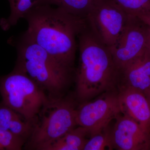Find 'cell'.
Returning <instances> with one entry per match:
<instances>
[{
  "label": "cell",
  "instance_id": "16",
  "mask_svg": "<svg viewBox=\"0 0 150 150\" xmlns=\"http://www.w3.org/2000/svg\"><path fill=\"white\" fill-rule=\"evenodd\" d=\"M123 10L129 15L137 16L150 13V0H115Z\"/></svg>",
  "mask_w": 150,
  "mask_h": 150
},
{
  "label": "cell",
  "instance_id": "5",
  "mask_svg": "<svg viewBox=\"0 0 150 150\" xmlns=\"http://www.w3.org/2000/svg\"><path fill=\"white\" fill-rule=\"evenodd\" d=\"M2 102L33 123L49 96L31 79L16 68L0 76Z\"/></svg>",
  "mask_w": 150,
  "mask_h": 150
},
{
  "label": "cell",
  "instance_id": "4",
  "mask_svg": "<svg viewBox=\"0 0 150 150\" xmlns=\"http://www.w3.org/2000/svg\"><path fill=\"white\" fill-rule=\"evenodd\" d=\"M76 103L64 96L50 98L33 123L31 134L25 149L45 150L56 140L74 129L77 124Z\"/></svg>",
  "mask_w": 150,
  "mask_h": 150
},
{
  "label": "cell",
  "instance_id": "6",
  "mask_svg": "<svg viewBox=\"0 0 150 150\" xmlns=\"http://www.w3.org/2000/svg\"><path fill=\"white\" fill-rule=\"evenodd\" d=\"M121 114L118 93L113 91L103 93L93 101L79 104L76 119L78 126L86 129L91 137L101 132Z\"/></svg>",
  "mask_w": 150,
  "mask_h": 150
},
{
  "label": "cell",
  "instance_id": "1",
  "mask_svg": "<svg viewBox=\"0 0 150 150\" xmlns=\"http://www.w3.org/2000/svg\"><path fill=\"white\" fill-rule=\"evenodd\" d=\"M25 32L38 45L65 67L74 69L76 38L87 23L83 19L51 6L33 8L25 16Z\"/></svg>",
  "mask_w": 150,
  "mask_h": 150
},
{
  "label": "cell",
  "instance_id": "21",
  "mask_svg": "<svg viewBox=\"0 0 150 150\" xmlns=\"http://www.w3.org/2000/svg\"><path fill=\"white\" fill-rule=\"evenodd\" d=\"M144 93H145V95L146 96L150 105V88L146 91L144 92Z\"/></svg>",
  "mask_w": 150,
  "mask_h": 150
},
{
  "label": "cell",
  "instance_id": "20",
  "mask_svg": "<svg viewBox=\"0 0 150 150\" xmlns=\"http://www.w3.org/2000/svg\"><path fill=\"white\" fill-rule=\"evenodd\" d=\"M146 50L150 54V27L148 28L147 38L146 47Z\"/></svg>",
  "mask_w": 150,
  "mask_h": 150
},
{
  "label": "cell",
  "instance_id": "15",
  "mask_svg": "<svg viewBox=\"0 0 150 150\" xmlns=\"http://www.w3.org/2000/svg\"><path fill=\"white\" fill-rule=\"evenodd\" d=\"M114 149L112 145L111 129L109 126L101 132L90 137L83 150Z\"/></svg>",
  "mask_w": 150,
  "mask_h": 150
},
{
  "label": "cell",
  "instance_id": "18",
  "mask_svg": "<svg viewBox=\"0 0 150 150\" xmlns=\"http://www.w3.org/2000/svg\"><path fill=\"white\" fill-rule=\"evenodd\" d=\"M23 117L2 102L0 103V129L9 131L15 120Z\"/></svg>",
  "mask_w": 150,
  "mask_h": 150
},
{
  "label": "cell",
  "instance_id": "10",
  "mask_svg": "<svg viewBox=\"0 0 150 150\" xmlns=\"http://www.w3.org/2000/svg\"><path fill=\"white\" fill-rule=\"evenodd\" d=\"M118 95L121 113L133 119L150 133V105L144 92L122 86Z\"/></svg>",
  "mask_w": 150,
  "mask_h": 150
},
{
  "label": "cell",
  "instance_id": "8",
  "mask_svg": "<svg viewBox=\"0 0 150 150\" xmlns=\"http://www.w3.org/2000/svg\"><path fill=\"white\" fill-rule=\"evenodd\" d=\"M149 26L136 16L128 14L123 31L115 45L109 48L120 71L144 53Z\"/></svg>",
  "mask_w": 150,
  "mask_h": 150
},
{
  "label": "cell",
  "instance_id": "11",
  "mask_svg": "<svg viewBox=\"0 0 150 150\" xmlns=\"http://www.w3.org/2000/svg\"><path fill=\"white\" fill-rule=\"evenodd\" d=\"M120 81L143 92L150 88V54L144 53L126 65L121 70Z\"/></svg>",
  "mask_w": 150,
  "mask_h": 150
},
{
  "label": "cell",
  "instance_id": "9",
  "mask_svg": "<svg viewBox=\"0 0 150 150\" xmlns=\"http://www.w3.org/2000/svg\"><path fill=\"white\" fill-rule=\"evenodd\" d=\"M111 129L113 149L118 150H150V133L136 121L124 114L115 118Z\"/></svg>",
  "mask_w": 150,
  "mask_h": 150
},
{
  "label": "cell",
  "instance_id": "2",
  "mask_svg": "<svg viewBox=\"0 0 150 150\" xmlns=\"http://www.w3.org/2000/svg\"><path fill=\"white\" fill-rule=\"evenodd\" d=\"M79 66L75 72L76 99L79 104L115 91L121 71L109 47L103 43L87 22L78 35Z\"/></svg>",
  "mask_w": 150,
  "mask_h": 150
},
{
  "label": "cell",
  "instance_id": "13",
  "mask_svg": "<svg viewBox=\"0 0 150 150\" xmlns=\"http://www.w3.org/2000/svg\"><path fill=\"white\" fill-rule=\"evenodd\" d=\"M88 136L90 137L86 129L78 126L48 146L45 150H83Z\"/></svg>",
  "mask_w": 150,
  "mask_h": 150
},
{
  "label": "cell",
  "instance_id": "12",
  "mask_svg": "<svg viewBox=\"0 0 150 150\" xmlns=\"http://www.w3.org/2000/svg\"><path fill=\"white\" fill-rule=\"evenodd\" d=\"M95 3V0H36L34 6H56L74 16L87 19L93 9Z\"/></svg>",
  "mask_w": 150,
  "mask_h": 150
},
{
  "label": "cell",
  "instance_id": "19",
  "mask_svg": "<svg viewBox=\"0 0 150 150\" xmlns=\"http://www.w3.org/2000/svg\"><path fill=\"white\" fill-rule=\"evenodd\" d=\"M144 23L150 27V13L142 14L137 16Z\"/></svg>",
  "mask_w": 150,
  "mask_h": 150
},
{
  "label": "cell",
  "instance_id": "3",
  "mask_svg": "<svg viewBox=\"0 0 150 150\" xmlns=\"http://www.w3.org/2000/svg\"><path fill=\"white\" fill-rule=\"evenodd\" d=\"M8 43L16 49L14 68L28 76L50 98L64 96L74 69L59 63L25 32L18 37L10 38Z\"/></svg>",
  "mask_w": 150,
  "mask_h": 150
},
{
  "label": "cell",
  "instance_id": "17",
  "mask_svg": "<svg viewBox=\"0 0 150 150\" xmlns=\"http://www.w3.org/2000/svg\"><path fill=\"white\" fill-rule=\"evenodd\" d=\"M26 141L9 131L0 129V150H21Z\"/></svg>",
  "mask_w": 150,
  "mask_h": 150
},
{
  "label": "cell",
  "instance_id": "14",
  "mask_svg": "<svg viewBox=\"0 0 150 150\" xmlns=\"http://www.w3.org/2000/svg\"><path fill=\"white\" fill-rule=\"evenodd\" d=\"M10 7V14L7 18L0 19V27L4 31H7L23 18L35 6L36 0H8Z\"/></svg>",
  "mask_w": 150,
  "mask_h": 150
},
{
  "label": "cell",
  "instance_id": "7",
  "mask_svg": "<svg viewBox=\"0 0 150 150\" xmlns=\"http://www.w3.org/2000/svg\"><path fill=\"white\" fill-rule=\"evenodd\" d=\"M128 16L115 0H95L87 20L96 35L110 48L118 40Z\"/></svg>",
  "mask_w": 150,
  "mask_h": 150
}]
</instances>
